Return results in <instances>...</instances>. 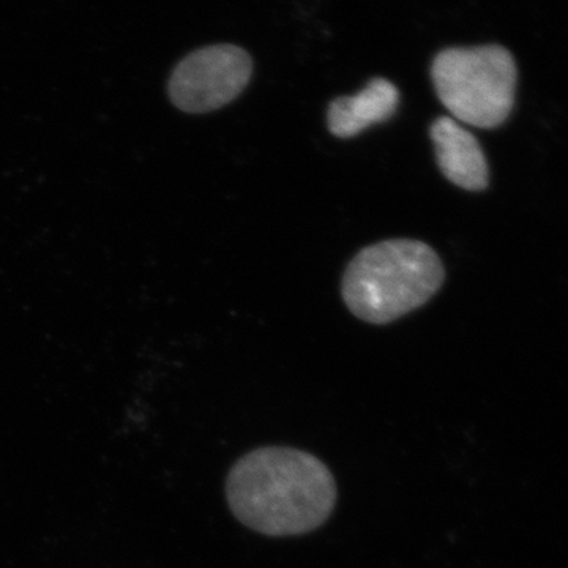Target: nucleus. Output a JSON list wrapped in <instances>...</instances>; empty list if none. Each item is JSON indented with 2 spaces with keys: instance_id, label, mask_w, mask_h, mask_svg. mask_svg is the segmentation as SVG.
Segmentation results:
<instances>
[{
  "instance_id": "nucleus-6",
  "label": "nucleus",
  "mask_w": 568,
  "mask_h": 568,
  "mask_svg": "<svg viewBox=\"0 0 568 568\" xmlns=\"http://www.w3.org/2000/svg\"><path fill=\"white\" fill-rule=\"evenodd\" d=\"M399 92L384 78H375L357 95L339 97L328 106V130L336 138L357 136L375 123L386 122L395 114Z\"/></svg>"
},
{
  "instance_id": "nucleus-1",
  "label": "nucleus",
  "mask_w": 568,
  "mask_h": 568,
  "mask_svg": "<svg viewBox=\"0 0 568 568\" xmlns=\"http://www.w3.org/2000/svg\"><path fill=\"white\" fill-rule=\"evenodd\" d=\"M234 517L268 537L301 536L327 521L336 504L328 467L290 447L257 448L239 459L226 480Z\"/></svg>"
},
{
  "instance_id": "nucleus-4",
  "label": "nucleus",
  "mask_w": 568,
  "mask_h": 568,
  "mask_svg": "<svg viewBox=\"0 0 568 568\" xmlns=\"http://www.w3.org/2000/svg\"><path fill=\"white\" fill-rule=\"evenodd\" d=\"M248 52L234 44L201 48L178 63L168 84L171 102L190 114L220 110L237 99L252 80Z\"/></svg>"
},
{
  "instance_id": "nucleus-2",
  "label": "nucleus",
  "mask_w": 568,
  "mask_h": 568,
  "mask_svg": "<svg viewBox=\"0 0 568 568\" xmlns=\"http://www.w3.org/2000/svg\"><path fill=\"white\" fill-rule=\"evenodd\" d=\"M444 276L439 256L424 242H379L347 265L343 297L358 320L388 324L424 306L443 286Z\"/></svg>"
},
{
  "instance_id": "nucleus-3",
  "label": "nucleus",
  "mask_w": 568,
  "mask_h": 568,
  "mask_svg": "<svg viewBox=\"0 0 568 568\" xmlns=\"http://www.w3.org/2000/svg\"><path fill=\"white\" fill-rule=\"evenodd\" d=\"M432 78L440 103L457 122L491 130L503 125L514 111L517 62L499 44L440 51L433 62Z\"/></svg>"
},
{
  "instance_id": "nucleus-5",
  "label": "nucleus",
  "mask_w": 568,
  "mask_h": 568,
  "mask_svg": "<svg viewBox=\"0 0 568 568\" xmlns=\"http://www.w3.org/2000/svg\"><path fill=\"white\" fill-rule=\"evenodd\" d=\"M439 170L448 181L469 192H484L489 183L487 156L480 142L455 119H436L432 125Z\"/></svg>"
}]
</instances>
